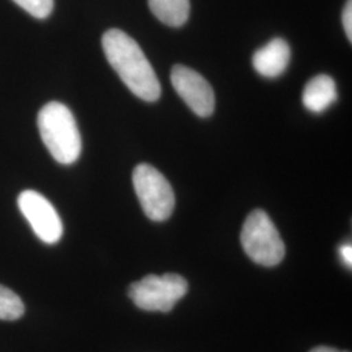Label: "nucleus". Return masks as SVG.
Here are the masks:
<instances>
[{
    "mask_svg": "<svg viewBox=\"0 0 352 352\" xmlns=\"http://www.w3.org/2000/svg\"><path fill=\"white\" fill-rule=\"evenodd\" d=\"M340 256L344 261V264L351 266L352 265V247L351 244H344L343 247H340Z\"/></svg>",
    "mask_w": 352,
    "mask_h": 352,
    "instance_id": "4468645a",
    "label": "nucleus"
},
{
    "mask_svg": "<svg viewBox=\"0 0 352 352\" xmlns=\"http://www.w3.org/2000/svg\"><path fill=\"white\" fill-rule=\"evenodd\" d=\"M342 23H343V28L346 32V36L349 38V41H352V1L349 0L344 6V10L342 13Z\"/></svg>",
    "mask_w": 352,
    "mask_h": 352,
    "instance_id": "ddd939ff",
    "label": "nucleus"
},
{
    "mask_svg": "<svg viewBox=\"0 0 352 352\" xmlns=\"http://www.w3.org/2000/svg\"><path fill=\"white\" fill-rule=\"evenodd\" d=\"M188 291V283L179 274L146 276L133 282L128 296L136 307L149 312H170Z\"/></svg>",
    "mask_w": 352,
    "mask_h": 352,
    "instance_id": "20e7f679",
    "label": "nucleus"
},
{
    "mask_svg": "<svg viewBox=\"0 0 352 352\" xmlns=\"http://www.w3.org/2000/svg\"><path fill=\"white\" fill-rule=\"evenodd\" d=\"M17 204L39 239L46 244H55L60 240L63 235L62 219L45 196L28 189L20 193Z\"/></svg>",
    "mask_w": 352,
    "mask_h": 352,
    "instance_id": "423d86ee",
    "label": "nucleus"
},
{
    "mask_svg": "<svg viewBox=\"0 0 352 352\" xmlns=\"http://www.w3.org/2000/svg\"><path fill=\"white\" fill-rule=\"evenodd\" d=\"M133 187L141 208L148 218L162 222L171 217L175 208L173 187L157 168L141 164L133 170Z\"/></svg>",
    "mask_w": 352,
    "mask_h": 352,
    "instance_id": "39448f33",
    "label": "nucleus"
},
{
    "mask_svg": "<svg viewBox=\"0 0 352 352\" xmlns=\"http://www.w3.org/2000/svg\"><path fill=\"white\" fill-rule=\"evenodd\" d=\"M38 129L42 141L56 162L72 164L81 154V136L75 116L60 102H50L38 113Z\"/></svg>",
    "mask_w": 352,
    "mask_h": 352,
    "instance_id": "f03ea898",
    "label": "nucleus"
},
{
    "mask_svg": "<svg viewBox=\"0 0 352 352\" xmlns=\"http://www.w3.org/2000/svg\"><path fill=\"white\" fill-rule=\"evenodd\" d=\"M309 352H347V351H340L337 349H333V347H327V346H320V347H316L314 350H311Z\"/></svg>",
    "mask_w": 352,
    "mask_h": 352,
    "instance_id": "2eb2a0df",
    "label": "nucleus"
},
{
    "mask_svg": "<svg viewBox=\"0 0 352 352\" xmlns=\"http://www.w3.org/2000/svg\"><path fill=\"white\" fill-rule=\"evenodd\" d=\"M153 14L168 26L184 25L189 17V0H148Z\"/></svg>",
    "mask_w": 352,
    "mask_h": 352,
    "instance_id": "9d476101",
    "label": "nucleus"
},
{
    "mask_svg": "<svg viewBox=\"0 0 352 352\" xmlns=\"http://www.w3.org/2000/svg\"><path fill=\"white\" fill-rule=\"evenodd\" d=\"M36 19H46L54 10V0H13Z\"/></svg>",
    "mask_w": 352,
    "mask_h": 352,
    "instance_id": "f8f14e48",
    "label": "nucleus"
},
{
    "mask_svg": "<svg viewBox=\"0 0 352 352\" xmlns=\"http://www.w3.org/2000/svg\"><path fill=\"white\" fill-rule=\"evenodd\" d=\"M337 97L338 93L336 81L330 76L318 75L305 85L302 91V103L309 111L320 113L337 101Z\"/></svg>",
    "mask_w": 352,
    "mask_h": 352,
    "instance_id": "1a4fd4ad",
    "label": "nucleus"
},
{
    "mask_svg": "<svg viewBox=\"0 0 352 352\" xmlns=\"http://www.w3.org/2000/svg\"><path fill=\"white\" fill-rule=\"evenodd\" d=\"M171 82L176 93L196 115L208 118L213 113V88L199 72L186 65H175L171 71Z\"/></svg>",
    "mask_w": 352,
    "mask_h": 352,
    "instance_id": "0eeeda50",
    "label": "nucleus"
},
{
    "mask_svg": "<svg viewBox=\"0 0 352 352\" xmlns=\"http://www.w3.org/2000/svg\"><path fill=\"white\" fill-rule=\"evenodd\" d=\"M241 245L253 263L263 266H276L285 254V243L264 210H253L241 228Z\"/></svg>",
    "mask_w": 352,
    "mask_h": 352,
    "instance_id": "7ed1b4c3",
    "label": "nucleus"
},
{
    "mask_svg": "<svg viewBox=\"0 0 352 352\" xmlns=\"http://www.w3.org/2000/svg\"><path fill=\"white\" fill-rule=\"evenodd\" d=\"M289 58L291 50L289 43L282 38H274L260 50L254 52L252 63L257 74L269 78H274L286 71Z\"/></svg>",
    "mask_w": 352,
    "mask_h": 352,
    "instance_id": "6e6552de",
    "label": "nucleus"
},
{
    "mask_svg": "<svg viewBox=\"0 0 352 352\" xmlns=\"http://www.w3.org/2000/svg\"><path fill=\"white\" fill-rule=\"evenodd\" d=\"M107 62L136 97L148 102L161 97V84L139 43L119 29H110L102 37Z\"/></svg>",
    "mask_w": 352,
    "mask_h": 352,
    "instance_id": "f257e3e1",
    "label": "nucleus"
},
{
    "mask_svg": "<svg viewBox=\"0 0 352 352\" xmlns=\"http://www.w3.org/2000/svg\"><path fill=\"white\" fill-rule=\"evenodd\" d=\"M25 312V305L21 298L14 294L12 289L0 285V320L14 321L23 317Z\"/></svg>",
    "mask_w": 352,
    "mask_h": 352,
    "instance_id": "9b49d317",
    "label": "nucleus"
}]
</instances>
